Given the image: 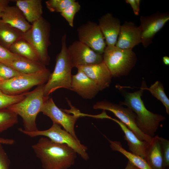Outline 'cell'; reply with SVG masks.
I'll use <instances>...</instances> for the list:
<instances>
[{
	"mask_svg": "<svg viewBox=\"0 0 169 169\" xmlns=\"http://www.w3.org/2000/svg\"><path fill=\"white\" fill-rule=\"evenodd\" d=\"M125 2L131 6L133 12L136 15H138L140 10V0H125Z\"/></svg>",
	"mask_w": 169,
	"mask_h": 169,
	"instance_id": "e575fe53",
	"label": "cell"
},
{
	"mask_svg": "<svg viewBox=\"0 0 169 169\" xmlns=\"http://www.w3.org/2000/svg\"><path fill=\"white\" fill-rule=\"evenodd\" d=\"M40 112L49 117L53 122L62 126L65 130L76 139L78 138L74 130L75 124L82 113L75 110L71 112L73 115L59 108L55 105L52 98H50L44 102L42 106Z\"/></svg>",
	"mask_w": 169,
	"mask_h": 169,
	"instance_id": "30bf717a",
	"label": "cell"
},
{
	"mask_svg": "<svg viewBox=\"0 0 169 169\" xmlns=\"http://www.w3.org/2000/svg\"><path fill=\"white\" fill-rule=\"evenodd\" d=\"M49 23L43 17L32 24L31 28L23 33L22 38L32 47L40 63L45 66L49 64L48 48L50 44Z\"/></svg>",
	"mask_w": 169,
	"mask_h": 169,
	"instance_id": "5b68a950",
	"label": "cell"
},
{
	"mask_svg": "<svg viewBox=\"0 0 169 169\" xmlns=\"http://www.w3.org/2000/svg\"><path fill=\"white\" fill-rule=\"evenodd\" d=\"M44 84L38 86L33 90L27 92L24 99L7 108L12 111L23 119V130L28 132L38 130L36 118L44 102L49 98L44 95Z\"/></svg>",
	"mask_w": 169,
	"mask_h": 169,
	"instance_id": "3957f363",
	"label": "cell"
},
{
	"mask_svg": "<svg viewBox=\"0 0 169 169\" xmlns=\"http://www.w3.org/2000/svg\"><path fill=\"white\" fill-rule=\"evenodd\" d=\"M22 133L31 137L39 136L47 137L56 142L65 144L73 148L84 160L87 161L89 158L87 152V146L81 144L79 140L76 139L70 133L62 129L59 125L53 122L52 126L49 129L43 131L28 132L22 128L18 129Z\"/></svg>",
	"mask_w": 169,
	"mask_h": 169,
	"instance_id": "ba28073f",
	"label": "cell"
},
{
	"mask_svg": "<svg viewBox=\"0 0 169 169\" xmlns=\"http://www.w3.org/2000/svg\"><path fill=\"white\" fill-rule=\"evenodd\" d=\"M103 60L112 77L127 75L135 65L137 60L132 49H123L115 46H106Z\"/></svg>",
	"mask_w": 169,
	"mask_h": 169,
	"instance_id": "8992f818",
	"label": "cell"
},
{
	"mask_svg": "<svg viewBox=\"0 0 169 169\" xmlns=\"http://www.w3.org/2000/svg\"><path fill=\"white\" fill-rule=\"evenodd\" d=\"M27 92L16 95H6L0 90V110L7 108L14 104L23 100Z\"/></svg>",
	"mask_w": 169,
	"mask_h": 169,
	"instance_id": "f1b7e54d",
	"label": "cell"
},
{
	"mask_svg": "<svg viewBox=\"0 0 169 169\" xmlns=\"http://www.w3.org/2000/svg\"><path fill=\"white\" fill-rule=\"evenodd\" d=\"M44 169H68L75 163L76 152L65 144L43 136L32 146Z\"/></svg>",
	"mask_w": 169,
	"mask_h": 169,
	"instance_id": "6da1fadb",
	"label": "cell"
},
{
	"mask_svg": "<svg viewBox=\"0 0 169 169\" xmlns=\"http://www.w3.org/2000/svg\"><path fill=\"white\" fill-rule=\"evenodd\" d=\"M98 24L105 37L106 46H115L121 25L120 20L108 13L99 19Z\"/></svg>",
	"mask_w": 169,
	"mask_h": 169,
	"instance_id": "e0dca14e",
	"label": "cell"
},
{
	"mask_svg": "<svg viewBox=\"0 0 169 169\" xmlns=\"http://www.w3.org/2000/svg\"><path fill=\"white\" fill-rule=\"evenodd\" d=\"M9 2L8 0H0V18L3 12L8 5Z\"/></svg>",
	"mask_w": 169,
	"mask_h": 169,
	"instance_id": "d590c367",
	"label": "cell"
},
{
	"mask_svg": "<svg viewBox=\"0 0 169 169\" xmlns=\"http://www.w3.org/2000/svg\"><path fill=\"white\" fill-rule=\"evenodd\" d=\"M9 50L12 53L21 57L40 62L38 56L32 47L23 38L13 43L10 47Z\"/></svg>",
	"mask_w": 169,
	"mask_h": 169,
	"instance_id": "d4e9b609",
	"label": "cell"
},
{
	"mask_svg": "<svg viewBox=\"0 0 169 169\" xmlns=\"http://www.w3.org/2000/svg\"><path fill=\"white\" fill-rule=\"evenodd\" d=\"M80 8L79 2L74 0L60 13L61 15L65 19L70 27H73L74 17L80 10Z\"/></svg>",
	"mask_w": 169,
	"mask_h": 169,
	"instance_id": "83f0119b",
	"label": "cell"
},
{
	"mask_svg": "<svg viewBox=\"0 0 169 169\" xmlns=\"http://www.w3.org/2000/svg\"><path fill=\"white\" fill-rule=\"evenodd\" d=\"M67 52L73 68L97 64L103 61V54L95 52L79 40L74 41L67 47Z\"/></svg>",
	"mask_w": 169,
	"mask_h": 169,
	"instance_id": "7c38bea8",
	"label": "cell"
},
{
	"mask_svg": "<svg viewBox=\"0 0 169 169\" xmlns=\"http://www.w3.org/2000/svg\"><path fill=\"white\" fill-rule=\"evenodd\" d=\"M124 169H140L131 161H128L126 167Z\"/></svg>",
	"mask_w": 169,
	"mask_h": 169,
	"instance_id": "74e56055",
	"label": "cell"
},
{
	"mask_svg": "<svg viewBox=\"0 0 169 169\" xmlns=\"http://www.w3.org/2000/svg\"><path fill=\"white\" fill-rule=\"evenodd\" d=\"M4 64L22 74L35 73L46 68L45 66L39 62L32 60L22 57Z\"/></svg>",
	"mask_w": 169,
	"mask_h": 169,
	"instance_id": "603a6c76",
	"label": "cell"
},
{
	"mask_svg": "<svg viewBox=\"0 0 169 169\" xmlns=\"http://www.w3.org/2000/svg\"><path fill=\"white\" fill-rule=\"evenodd\" d=\"M70 90L75 92L83 98L90 100L102 91L99 86L82 71L72 75Z\"/></svg>",
	"mask_w": 169,
	"mask_h": 169,
	"instance_id": "5bb4252c",
	"label": "cell"
},
{
	"mask_svg": "<svg viewBox=\"0 0 169 169\" xmlns=\"http://www.w3.org/2000/svg\"><path fill=\"white\" fill-rule=\"evenodd\" d=\"M2 145L0 143V169H10V160Z\"/></svg>",
	"mask_w": 169,
	"mask_h": 169,
	"instance_id": "836d02e7",
	"label": "cell"
},
{
	"mask_svg": "<svg viewBox=\"0 0 169 169\" xmlns=\"http://www.w3.org/2000/svg\"><path fill=\"white\" fill-rule=\"evenodd\" d=\"M169 20V13H156L147 16H141L138 26L141 42L144 48L152 43V40L158 33Z\"/></svg>",
	"mask_w": 169,
	"mask_h": 169,
	"instance_id": "8fae6325",
	"label": "cell"
},
{
	"mask_svg": "<svg viewBox=\"0 0 169 169\" xmlns=\"http://www.w3.org/2000/svg\"><path fill=\"white\" fill-rule=\"evenodd\" d=\"M5 23L24 33L31 27L21 11L16 6L8 5L3 12L1 18Z\"/></svg>",
	"mask_w": 169,
	"mask_h": 169,
	"instance_id": "d6986e66",
	"label": "cell"
},
{
	"mask_svg": "<svg viewBox=\"0 0 169 169\" xmlns=\"http://www.w3.org/2000/svg\"><path fill=\"white\" fill-rule=\"evenodd\" d=\"M22 74L11 67L0 63V77L3 80H7Z\"/></svg>",
	"mask_w": 169,
	"mask_h": 169,
	"instance_id": "4dcf8cb0",
	"label": "cell"
},
{
	"mask_svg": "<svg viewBox=\"0 0 169 169\" xmlns=\"http://www.w3.org/2000/svg\"><path fill=\"white\" fill-rule=\"evenodd\" d=\"M141 42L138 26L130 21H125L121 25L116 47L123 49H132Z\"/></svg>",
	"mask_w": 169,
	"mask_h": 169,
	"instance_id": "2e32d148",
	"label": "cell"
},
{
	"mask_svg": "<svg viewBox=\"0 0 169 169\" xmlns=\"http://www.w3.org/2000/svg\"><path fill=\"white\" fill-rule=\"evenodd\" d=\"M77 31L79 41L95 52L103 54L106 45L98 24L89 21L78 27Z\"/></svg>",
	"mask_w": 169,
	"mask_h": 169,
	"instance_id": "4fadbf2b",
	"label": "cell"
},
{
	"mask_svg": "<svg viewBox=\"0 0 169 169\" xmlns=\"http://www.w3.org/2000/svg\"><path fill=\"white\" fill-rule=\"evenodd\" d=\"M3 80V79L0 77V81Z\"/></svg>",
	"mask_w": 169,
	"mask_h": 169,
	"instance_id": "ab89813d",
	"label": "cell"
},
{
	"mask_svg": "<svg viewBox=\"0 0 169 169\" xmlns=\"http://www.w3.org/2000/svg\"><path fill=\"white\" fill-rule=\"evenodd\" d=\"M23 33L4 22L0 18V45L9 50L17 41L22 38Z\"/></svg>",
	"mask_w": 169,
	"mask_h": 169,
	"instance_id": "7402d4cb",
	"label": "cell"
},
{
	"mask_svg": "<svg viewBox=\"0 0 169 169\" xmlns=\"http://www.w3.org/2000/svg\"><path fill=\"white\" fill-rule=\"evenodd\" d=\"M110 144V147L113 151H118L124 155L128 161L140 169H151L145 160L125 150L121 143L117 141H112L107 138Z\"/></svg>",
	"mask_w": 169,
	"mask_h": 169,
	"instance_id": "cb8c5ba5",
	"label": "cell"
},
{
	"mask_svg": "<svg viewBox=\"0 0 169 169\" xmlns=\"http://www.w3.org/2000/svg\"><path fill=\"white\" fill-rule=\"evenodd\" d=\"M16 6L21 11L27 21L32 23L42 18L43 6L41 0H17Z\"/></svg>",
	"mask_w": 169,
	"mask_h": 169,
	"instance_id": "44dd1931",
	"label": "cell"
},
{
	"mask_svg": "<svg viewBox=\"0 0 169 169\" xmlns=\"http://www.w3.org/2000/svg\"><path fill=\"white\" fill-rule=\"evenodd\" d=\"M66 39V34H65L62 37L61 50L56 56L54 70L44 86L45 96H49L60 88L70 90L73 67L68 55Z\"/></svg>",
	"mask_w": 169,
	"mask_h": 169,
	"instance_id": "277c9868",
	"label": "cell"
},
{
	"mask_svg": "<svg viewBox=\"0 0 169 169\" xmlns=\"http://www.w3.org/2000/svg\"><path fill=\"white\" fill-rule=\"evenodd\" d=\"M15 143V141L13 139L4 138L0 137V143L2 144L13 145Z\"/></svg>",
	"mask_w": 169,
	"mask_h": 169,
	"instance_id": "8d00e7d4",
	"label": "cell"
},
{
	"mask_svg": "<svg viewBox=\"0 0 169 169\" xmlns=\"http://www.w3.org/2000/svg\"><path fill=\"white\" fill-rule=\"evenodd\" d=\"M106 118L113 120L120 126L124 133V139L127 142L131 152L145 159L146 150L150 143L139 140L131 130L120 120L108 115Z\"/></svg>",
	"mask_w": 169,
	"mask_h": 169,
	"instance_id": "ac0fdd59",
	"label": "cell"
},
{
	"mask_svg": "<svg viewBox=\"0 0 169 169\" xmlns=\"http://www.w3.org/2000/svg\"><path fill=\"white\" fill-rule=\"evenodd\" d=\"M146 86L145 82H142L139 90L133 92H124V100L119 104L126 106L134 112L136 115V123L138 128L144 134L153 137L155 136L160 123L166 120V118L146 108L141 99Z\"/></svg>",
	"mask_w": 169,
	"mask_h": 169,
	"instance_id": "7a4b0ae2",
	"label": "cell"
},
{
	"mask_svg": "<svg viewBox=\"0 0 169 169\" xmlns=\"http://www.w3.org/2000/svg\"><path fill=\"white\" fill-rule=\"evenodd\" d=\"M164 64L166 65H169V57L167 56H164L162 58Z\"/></svg>",
	"mask_w": 169,
	"mask_h": 169,
	"instance_id": "f35d334b",
	"label": "cell"
},
{
	"mask_svg": "<svg viewBox=\"0 0 169 169\" xmlns=\"http://www.w3.org/2000/svg\"><path fill=\"white\" fill-rule=\"evenodd\" d=\"M18 115L7 108L0 110V133L18 122Z\"/></svg>",
	"mask_w": 169,
	"mask_h": 169,
	"instance_id": "484cf974",
	"label": "cell"
},
{
	"mask_svg": "<svg viewBox=\"0 0 169 169\" xmlns=\"http://www.w3.org/2000/svg\"><path fill=\"white\" fill-rule=\"evenodd\" d=\"M162 153L165 167L169 169V141L160 137Z\"/></svg>",
	"mask_w": 169,
	"mask_h": 169,
	"instance_id": "d6a6232c",
	"label": "cell"
},
{
	"mask_svg": "<svg viewBox=\"0 0 169 169\" xmlns=\"http://www.w3.org/2000/svg\"><path fill=\"white\" fill-rule=\"evenodd\" d=\"M94 81L102 90L109 87L112 78L103 60L100 63L76 67Z\"/></svg>",
	"mask_w": 169,
	"mask_h": 169,
	"instance_id": "9a60e30c",
	"label": "cell"
},
{
	"mask_svg": "<svg viewBox=\"0 0 169 169\" xmlns=\"http://www.w3.org/2000/svg\"><path fill=\"white\" fill-rule=\"evenodd\" d=\"M75 0H49L45 2L47 8L51 12H62Z\"/></svg>",
	"mask_w": 169,
	"mask_h": 169,
	"instance_id": "f546056e",
	"label": "cell"
},
{
	"mask_svg": "<svg viewBox=\"0 0 169 169\" xmlns=\"http://www.w3.org/2000/svg\"><path fill=\"white\" fill-rule=\"evenodd\" d=\"M46 68L35 73L23 74L13 78L0 81V90L10 95H18L35 86L46 83L51 74Z\"/></svg>",
	"mask_w": 169,
	"mask_h": 169,
	"instance_id": "52a82bcc",
	"label": "cell"
},
{
	"mask_svg": "<svg viewBox=\"0 0 169 169\" xmlns=\"http://www.w3.org/2000/svg\"><path fill=\"white\" fill-rule=\"evenodd\" d=\"M94 109L107 110L112 113L122 123L131 130L140 140L150 143L153 137L143 133L138 127L136 123V115L128 107H125L106 100L97 102L93 106Z\"/></svg>",
	"mask_w": 169,
	"mask_h": 169,
	"instance_id": "9c48e42d",
	"label": "cell"
},
{
	"mask_svg": "<svg viewBox=\"0 0 169 169\" xmlns=\"http://www.w3.org/2000/svg\"><path fill=\"white\" fill-rule=\"evenodd\" d=\"M21 57L0 45V63L5 64L19 59Z\"/></svg>",
	"mask_w": 169,
	"mask_h": 169,
	"instance_id": "1f68e13d",
	"label": "cell"
},
{
	"mask_svg": "<svg viewBox=\"0 0 169 169\" xmlns=\"http://www.w3.org/2000/svg\"><path fill=\"white\" fill-rule=\"evenodd\" d=\"M151 169H167L164 165L160 137H153L146 151L145 159Z\"/></svg>",
	"mask_w": 169,
	"mask_h": 169,
	"instance_id": "ffe728a7",
	"label": "cell"
},
{
	"mask_svg": "<svg viewBox=\"0 0 169 169\" xmlns=\"http://www.w3.org/2000/svg\"><path fill=\"white\" fill-rule=\"evenodd\" d=\"M145 90H148L152 95L161 102L165 107L167 114L169 115V99L165 93L162 84L157 81L149 88L146 86Z\"/></svg>",
	"mask_w": 169,
	"mask_h": 169,
	"instance_id": "4316f807",
	"label": "cell"
}]
</instances>
